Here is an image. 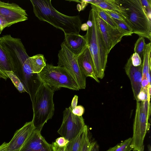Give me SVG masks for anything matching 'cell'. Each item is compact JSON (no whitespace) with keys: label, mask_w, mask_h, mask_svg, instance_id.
I'll use <instances>...</instances> for the list:
<instances>
[{"label":"cell","mask_w":151,"mask_h":151,"mask_svg":"<svg viewBox=\"0 0 151 151\" xmlns=\"http://www.w3.org/2000/svg\"><path fill=\"white\" fill-rule=\"evenodd\" d=\"M90 151H99V146L96 142H95Z\"/></svg>","instance_id":"obj_36"},{"label":"cell","mask_w":151,"mask_h":151,"mask_svg":"<svg viewBox=\"0 0 151 151\" xmlns=\"http://www.w3.org/2000/svg\"><path fill=\"white\" fill-rule=\"evenodd\" d=\"M86 24L88 27H91L93 25V23L92 21L89 18H88V20L87 21Z\"/></svg>","instance_id":"obj_38"},{"label":"cell","mask_w":151,"mask_h":151,"mask_svg":"<svg viewBox=\"0 0 151 151\" xmlns=\"http://www.w3.org/2000/svg\"><path fill=\"white\" fill-rule=\"evenodd\" d=\"M32 73H39L46 65V60L44 55L38 54L29 57L24 63Z\"/></svg>","instance_id":"obj_18"},{"label":"cell","mask_w":151,"mask_h":151,"mask_svg":"<svg viewBox=\"0 0 151 151\" xmlns=\"http://www.w3.org/2000/svg\"><path fill=\"white\" fill-rule=\"evenodd\" d=\"M146 44L144 37L141 36H139L135 44L134 52L137 53L141 58H142L143 52Z\"/></svg>","instance_id":"obj_27"},{"label":"cell","mask_w":151,"mask_h":151,"mask_svg":"<svg viewBox=\"0 0 151 151\" xmlns=\"http://www.w3.org/2000/svg\"><path fill=\"white\" fill-rule=\"evenodd\" d=\"M20 151H53L52 144L47 142L41 132L35 129Z\"/></svg>","instance_id":"obj_13"},{"label":"cell","mask_w":151,"mask_h":151,"mask_svg":"<svg viewBox=\"0 0 151 151\" xmlns=\"http://www.w3.org/2000/svg\"><path fill=\"white\" fill-rule=\"evenodd\" d=\"M100 30L109 54L112 49L121 40L124 35L109 25L98 15Z\"/></svg>","instance_id":"obj_11"},{"label":"cell","mask_w":151,"mask_h":151,"mask_svg":"<svg viewBox=\"0 0 151 151\" xmlns=\"http://www.w3.org/2000/svg\"><path fill=\"white\" fill-rule=\"evenodd\" d=\"M113 19L118 26V30L125 36H131L133 34L132 29L124 21Z\"/></svg>","instance_id":"obj_26"},{"label":"cell","mask_w":151,"mask_h":151,"mask_svg":"<svg viewBox=\"0 0 151 151\" xmlns=\"http://www.w3.org/2000/svg\"><path fill=\"white\" fill-rule=\"evenodd\" d=\"M151 44L150 42L146 44L143 54L142 65V88L147 89L149 85L147 79V74L151 68Z\"/></svg>","instance_id":"obj_17"},{"label":"cell","mask_w":151,"mask_h":151,"mask_svg":"<svg viewBox=\"0 0 151 151\" xmlns=\"http://www.w3.org/2000/svg\"><path fill=\"white\" fill-rule=\"evenodd\" d=\"M53 151H66V146L60 147L55 142H53L52 144Z\"/></svg>","instance_id":"obj_33"},{"label":"cell","mask_w":151,"mask_h":151,"mask_svg":"<svg viewBox=\"0 0 151 151\" xmlns=\"http://www.w3.org/2000/svg\"><path fill=\"white\" fill-rule=\"evenodd\" d=\"M38 74L42 83L53 91L62 87L73 90H79L75 79L64 68L46 64Z\"/></svg>","instance_id":"obj_5"},{"label":"cell","mask_w":151,"mask_h":151,"mask_svg":"<svg viewBox=\"0 0 151 151\" xmlns=\"http://www.w3.org/2000/svg\"><path fill=\"white\" fill-rule=\"evenodd\" d=\"M10 27L6 19L0 14V27L2 31L6 27Z\"/></svg>","instance_id":"obj_32"},{"label":"cell","mask_w":151,"mask_h":151,"mask_svg":"<svg viewBox=\"0 0 151 151\" xmlns=\"http://www.w3.org/2000/svg\"><path fill=\"white\" fill-rule=\"evenodd\" d=\"M91 6L92 8L95 10L101 18L113 27L118 30V27L113 18L108 15L104 10L93 5L91 4Z\"/></svg>","instance_id":"obj_22"},{"label":"cell","mask_w":151,"mask_h":151,"mask_svg":"<svg viewBox=\"0 0 151 151\" xmlns=\"http://www.w3.org/2000/svg\"><path fill=\"white\" fill-rule=\"evenodd\" d=\"M77 58L79 68L85 76L91 77L99 83L96 75L92 58L87 46Z\"/></svg>","instance_id":"obj_15"},{"label":"cell","mask_w":151,"mask_h":151,"mask_svg":"<svg viewBox=\"0 0 151 151\" xmlns=\"http://www.w3.org/2000/svg\"><path fill=\"white\" fill-rule=\"evenodd\" d=\"M78 97L77 95H75L73 97L70 106L72 109L77 106Z\"/></svg>","instance_id":"obj_34"},{"label":"cell","mask_w":151,"mask_h":151,"mask_svg":"<svg viewBox=\"0 0 151 151\" xmlns=\"http://www.w3.org/2000/svg\"><path fill=\"white\" fill-rule=\"evenodd\" d=\"M95 142H91L89 139L87 126L84 127L80 151H90Z\"/></svg>","instance_id":"obj_23"},{"label":"cell","mask_w":151,"mask_h":151,"mask_svg":"<svg viewBox=\"0 0 151 151\" xmlns=\"http://www.w3.org/2000/svg\"><path fill=\"white\" fill-rule=\"evenodd\" d=\"M84 111V107L81 105L77 106L72 110V112L73 114L78 116H82Z\"/></svg>","instance_id":"obj_29"},{"label":"cell","mask_w":151,"mask_h":151,"mask_svg":"<svg viewBox=\"0 0 151 151\" xmlns=\"http://www.w3.org/2000/svg\"><path fill=\"white\" fill-rule=\"evenodd\" d=\"M88 28V26L86 23L82 24L81 27V29L84 31H87Z\"/></svg>","instance_id":"obj_37"},{"label":"cell","mask_w":151,"mask_h":151,"mask_svg":"<svg viewBox=\"0 0 151 151\" xmlns=\"http://www.w3.org/2000/svg\"><path fill=\"white\" fill-rule=\"evenodd\" d=\"M35 16L40 21L47 22L63 31L64 34L79 33L82 24L79 15L70 16L56 10L51 0H30Z\"/></svg>","instance_id":"obj_1"},{"label":"cell","mask_w":151,"mask_h":151,"mask_svg":"<svg viewBox=\"0 0 151 151\" xmlns=\"http://www.w3.org/2000/svg\"><path fill=\"white\" fill-rule=\"evenodd\" d=\"M0 14L4 17L10 27L12 25L28 19L25 10L18 4L0 0Z\"/></svg>","instance_id":"obj_10"},{"label":"cell","mask_w":151,"mask_h":151,"mask_svg":"<svg viewBox=\"0 0 151 151\" xmlns=\"http://www.w3.org/2000/svg\"><path fill=\"white\" fill-rule=\"evenodd\" d=\"M2 31L1 30V28L0 27V35L1 34V32H2Z\"/></svg>","instance_id":"obj_39"},{"label":"cell","mask_w":151,"mask_h":151,"mask_svg":"<svg viewBox=\"0 0 151 151\" xmlns=\"http://www.w3.org/2000/svg\"><path fill=\"white\" fill-rule=\"evenodd\" d=\"M122 10L120 15L133 33L151 40V22L140 0H116Z\"/></svg>","instance_id":"obj_3"},{"label":"cell","mask_w":151,"mask_h":151,"mask_svg":"<svg viewBox=\"0 0 151 151\" xmlns=\"http://www.w3.org/2000/svg\"><path fill=\"white\" fill-rule=\"evenodd\" d=\"M132 150V137H130L106 151H131Z\"/></svg>","instance_id":"obj_24"},{"label":"cell","mask_w":151,"mask_h":151,"mask_svg":"<svg viewBox=\"0 0 151 151\" xmlns=\"http://www.w3.org/2000/svg\"><path fill=\"white\" fill-rule=\"evenodd\" d=\"M8 145V143L4 142L0 145V151H6Z\"/></svg>","instance_id":"obj_35"},{"label":"cell","mask_w":151,"mask_h":151,"mask_svg":"<svg viewBox=\"0 0 151 151\" xmlns=\"http://www.w3.org/2000/svg\"><path fill=\"white\" fill-rule=\"evenodd\" d=\"M70 106L66 108L63 112L62 124L57 132L69 141L76 137L84 129L85 125L82 116L73 114Z\"/></svg>","instance_id":"obj_9"},{"label":"cell","mask_w":151,"mask_h":151,"mask_svg":"<svg viewBox=\"0 0 151 151\" xmlns=\"http://www.w3.org/2000/svg\"><path fill=\"white\" fill-rule=\"evenodd\" d=\"M83 131L84 129L76 137L69 142L66 146V151H80Z\"/></svg>","instance_id":"obj_21"},{"label":"cell","mask_w":151,"mask_h":151,"mask_svg":"<svg viewBox=\"0 0 151 151\" xmlns=\"http://www.w3.org/2000/svg\"><path fill=\"white\" fill-rule=\"evenodd\" d=\"M151 114L150 101L137 102L134 119L133 125L132 145L135 151L144 150V139L150 126Z\"/></svg>","instance_id":"obj_6"},{"label":"cell","mask_w":151,"mask_h":151,"mask_svg":"<svg viewBox=\"0 0 151 151\" xmlns=\"http://www.w3.org/2000/svg\"><path fill=\"white\" fill-rule=\"evenodd\" d=\"M54 91L42 83L36 93L32 102L35 129L41 132L45 124L52 117L55 111L53 100Z\"/></svg>","instance_id":"obj_4"},{"label":"cell","mask_w":151,"mask_h":151,"mask_svg":"<svg viewBox=\"0 0 151 151\" xmlns=\"http://www.w3.org/2000/svg\"><path fill=\"white\" fill-rule=\"evenodd\" d=\"M35 129L32 120L26 122L16 131L8 143L6 151H20Z\"/></svg>","instance_id":"obj_12"},{"label":"cell","mask_w":151,"mask_h":151,"mask_svg":"<svg viewBox=\"0 0 151 151\" xmlns=\"http://www.w3.org/2000/svg\"><path fill=\"white\" fill-rule=\"evenodd\" d=\"M69 142L64 137H61L58 138L55 142L60 147H63L66 146Z\"/></svg>","instance_id":"obj_30"},{"label":"cell","mask_w":151,"mask_h":151,"mask_svg":"<svg viewBox=\"0 0 151 151\" xmlns=\"http://www.w3.org/2000/svg\"><path fill=\"white\" fill-rule=\"evenodd\" d=\"M6 73L11 80L14 86L21 93L27 92L26 90L19 78L12 71H6Z\"/></svg>","instance_id":"obj_25"},{"label":"cell","mask_w":151,"mask_h":151,"mask_svg":"<svg viewBox=\"0 0 151 151\" xmlns=\"http://www.w3.org/2000/svg\"><path fill=\"white\" fill-rule=\"evenodd\" d=\"M98 16L96 11L91 8L88 18L92 21L93 25L91 27H88L84 36L92 58L96 76L98 78L102 79L104 76L109 53L100 30Z\"/></svg>","instance_id":"obj_2"},{"label":"cell","mask_w":151,"mask_h":151,"mask_svg":"<svg viewBox=\"0 0 151 151\" xmlns=\"http://www.w3.org/2000/svg\"><path fill=\"white\" fill-rule=\"evenodd\" d=\"M62 42L61 49L58 54V66L65 68L77 83L79 89L86 87V77L81 70L78 64L77 57Z\"/></svg>","instance_id":"obj_8"},{"label":"cell","mask_w":151,"mask_h":151,"mask_svg":"<svg viewBox=\"0 0 151 151\" xmlns=\"http://www.w3.org/2000/svg\"><path fill=\"white\" fill-rule=\"evenodd\" d=\"M124 68L125 72L131 82L134 99L136 101L137 96L142 88V64L138 66H134L132 63L130 57L126 63Z\"/></svg>","instance_id":"obj_14"},{"label":"cell","mask_w":151,"mask_h":151,"mask_svg":"<svg viewBox=\"0 0 151 151\" xmlns=\"http://www.w3.org/2000/svg\"><path fill=\"white\" fill-rule=\"evenodd\" d=\"M130 58L132 63L134 66L137 67L142 64L141 58L137 53H134Z\"/></svg>","instance_id":"obj_28"},{"label":"cell","mask_w":151,"mask_h":151,"mask_svg":"<svg viewBox=\"0 0 151 151\" xmlns=\"http://www.w3.org/2000/svg\"><path fill=\"white\" fill-rule=\"evenodd\" d=\"M0 44L15 71L22 70L23 65L29 56L21 40L10 35H4L0 37Z\"/></svg>","instance_id":"obj_7"},{"label":"cell","mask_w":151,"mask_h":151,"mask_svg":"<svg viewBox=\"0 0 151 151\" xmlns=\"http://www.w3.org/2000/svg\"><path fill=\"white\" fill-rule=\"evenodd\" d=\"M92 5L103 10L115 12L120 15L122 11L115 0H95V3Z\"/></svg>","instance_id":"obj_20"},{"label":"cell","mask_w":151,"mask_h":151,"mask_svg":"<svg viewBox=\"0 0 151 151\" xmlns=\"http://www.w3.org/2000/svg\"><path fill=\"white\" fill-rule=\"evenodd\" d=\"M6 71L15 72L0 44V80L1 78L6 80L8 78L5 73Z\"/></svg>","instance_id":"obj_19"},{"label":"cell","mask_w":151,"mask_h":151,"mask_svg":"<svg viewBox=\"0 0 151 151\" xmlns=\"http://www.w3.org/2000/svg\"><path fill=\"white\" fill-rule=\"evenodd\" d=\"M144 151V150H143V151Z\"/></svg>","instance_id":"obj_40"},{"label":"cell","mask_w":151,"mask_h":151,"mask_svg":"<svg viewBox=\"0 0 151 151\" xmlns=\"http://www.w3.org/2000/svg\"><path fill=\"white\" fill-rule=\"evenodd\" d=\"M63 42L67 47L73 54L78 56L87 46V42L85 36L79 33L64 34Z\"/></svg>","instance_id":"obj_16"},{"label":"cell","mask_w":151,"mask_h":151,"mask_svg":"<svg viewBox=\"0 0 151 151\" xmlns=\"http://www.w3.org/2000/svg\"><path fill=\"white\" fill-rule=\"evenodd\" d=\"M104 10L111 18L119 20H123L125 21V20L124 18L122 16L119 14L116 13L108 10Z\"/></svg>","instance_id":"obj_31"}]
</instances>
